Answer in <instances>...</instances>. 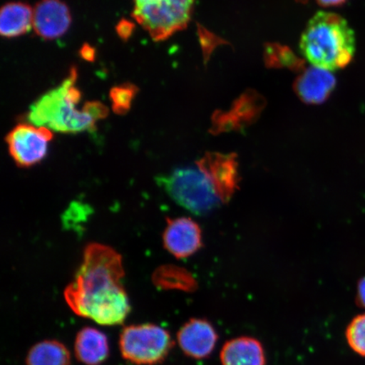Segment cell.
Instances as JSON below:
<instances>
[{"instance_id": "cell-24", "label": "cell", "mask_w": 365, "mask_h": 365, "mask_svg": "<svg viewBox=\"0 0 365 365\" xmlns=\"http://www.w3.org/2000/svg\"><path fill=\"white\" fill-rule=\"evenodd\" d=\"M346 1V0H317L319 4L324 7L339 6Z\"/></svg>"}, {"instance_id": "cell-16", "label": "cell", "mask_w": 365, "mask_h": 365, "mask_svg": "<svg viewBox=\"0 0 365 365\" xmlns=\"http://www.w3.org/2000/svg\"><path fill=\"white\" fill-rule=\"evenodd\" d=\"M26 362V365H71V356L61 341L45 340L29 350Z\"/></svg>"}, {"instance_id": "cell-22", "label": "cell", "mask_w": 365, "mask_h": 365, "mask_svg": "<svg viewBox=\"0 0 365 365\" xmlns=\"http://www.w3.org/2000/svg\"><path fill=\"white\" fill-rule=\"evenodd\" d=\"M80 56L86 61L93 62L96 58V49L88 43H84L80 49Z\"/></svg>"}, {"instance_id": "cell-3", "label": "cell", "mask_w": 365, "mask_h": 365, "mask_svg": "<svg viewBox=\"0 0 365 365\" xmlns=\"http://www.w3.org/2000/svg\"><path fill=\"white\" fill-rule=\"evenodd\" d=\"M78 73L76 67L61 86L41 97L31 107L30 124L65 134L81 133L96 130V121L83 108L80 111L76 105L81 101V91L76 88Z\"/></svg>"}, {"instance_id": "cell-8", "label": "cell", "mask_w": 365, "mask_h": 365, "mask_svg": "<svg viewBox=\"0 0 365 365\" xmlns=\"http://www.w3.org/2000/svg\"><path fill=\"white\" fill-rule=\"evenodd\" d=\"M196 164L211 182L221 202H230L239 185L235 155L208 153Z\"/></svg>"}, {"instance_id": "cell-9", "label": "cell", "mask_w": 365, "mask_h": 365, "mask_svg": "<svg viewBox=\"0 0 365 365\" xmlns=\"http://www.w3.org/2000/svg\"><path fill=\"white\" fill-rule=\"evenodd\" d=\"M218 333L211 322L205 319H191L177 334L178 344L186 356L194 359L210 357L215 350Z\"/></svg>"}, {"instance_id": "cell-5", "label": "cell", "mask_w": 365, "mask_h": 365, "mask_svg": "<svg viewBox=\"0 0 365 365\" xmlns=\"http://www.w3.org/2000/svg\"><path fill=\"white\" fill-rule=\"evenodd\" d=\"M157 180L176 203L197 215L210 212L221 202L211 182L199 168H178Z\"/></svg>"}, {"instance_id": "cell-6", "label": "cell", "mask_w": 365, "mask_h": 365, "mask_svg": "<svg viewBox=\"0 0 365 365\" xmlns=\"http://www.w3.org/2000/svg\"><path fill=\"white\" fill-rule=\"evenodd\" d=\"M122 357L138 365L162 363L173 346L170 333L154 324L132 325L123 329L120 336Z\"/></svg>"}, {"instance_id": "cell-15", "label": "cell", "mask_w": 365, "mask_h": 365, "mask_svg": "<svg viewBox=\"0 0 365 365\" xmlns=\"http://www.w3.org/2000/svg\"><path fill=\"white\" fill-rule=\"evenodd\" d=\"M34 26V9L29 4L9 2L0 12V34L12 38L24 35Z\"/></svg>"}, {"instance_id": "cell-10", "label": "cell", "mask_w": 365, "mask_h": 365, "mask_svg": "<svg viewBox=\"0 0 365 365\" xmlns=\"http://www.w3.org/2000/svg\"><path fill=\"white\" fill-rule=\"evenodd\" d=\"M163 245L178 259L190 257L202 247V230L192 219H168Z\"/></svg>"}, {"instance_id": "cell-20", "label": "cell", "mask_w": 365, "mask_h": 365, "mask_svg": "<svg viewBox=\"0 0 365 365\" xmlns=\"http://www.w3.org/2000/svg\"><path fill=\"white\" fill-rule=\"evenodd\" d=\"M83 109L97 122L108 115V108L100 102L86 103Z\"/></svg>"}, {"instance_id": "cell-13", "label": "cell", "mask_w": 365, "mask_h": 365, "mask_svg": "<svg viewBox=\"0 0 365 365\" xmlns=\"http://www.w3.org/2000/svg\"><path fill=\"white\" fill-rule=\"evenodd\" d=\"M220 361L222 365H266L267 356L261 341L245 336L225 342Z\"/></svg>"}, {"instance_id": "cell-2", "label": "cell", "mask_w": 365, "mask_h": 365, "mask_svg": "<svg viewBox=\"0 0 365 365\" xmlns=\"http://www.w3.org/2000/svg\"><path fill=\"white\" fill-rule=\"evenodd\" d=\"M299 49L312 66L334 71L353 61L355 35L344 17L318 11L305 26Z\"/></svg>"}, {"instance_id": "cell-11", "label": "cell", "mask_w": 365, "mask_h": 365, "mask_svg": "<svg viewBox=\"0 0 365 365\" xmlns=\"http://www.w3.org/2000/svg\"><path fill=\"white\" fill-rule=\"evenodd\" d=\"M71 14L61 0H40L34 9V29L44 40H53L66 34Z\"/></svg>"}, {"instance_id": "cell-21", "label": "cell", "mask_w": 365, "mask_h": 365, "mask_svg": "<svg viewBox=\"0 0 365 365\" xmlns=\"http://www.w3.org/2000/svg\"><path fill=\"white\" fill-rule=\"evenodd\" d=\"M135 27V23L122 19L116 26V33L122 40L128 41L130 39L132 34H133Z\"/></svg>"}, {"instance_id": "cell-23", "label": "cell", "mask_w": 365, "mask_h": 365, "mask_svg": "<svg viewBox=\"0 0 365 365\" xmlns=\"http://www.w3.org/2000/svg\"><path fill=\"white\" fill-rule=\"evenodd\" d=\"M357 304L359 307L365 309V277L359 281L357 292Z\"/></svg>"}, {"instance_id": "cell-19", "label": "cell", "mask_w": 365, "mask_h": 365, "mask_svg": "<svg viewBox=\"0 0 365 365\" xmlns=\"http://www.w3.org/2000/svg\"><path fill=\"white\" fill-rule=\"evenodd\" d=\"M346 339L351 349L365 357V314L353 319L346 329Z\"/></svg>"}, {"instance_id": "cell-17", "label": "cell", "mask_w": 365, "mask_h": 365, "mask_svg": "<svg viewBox=\"0 0 365 365\" xmlns=\"http://www.w3.org/2000/svg\"><path fill=\"white\" fill-rule=\"evenodd\" d=\"M155 284L164 289H177L182 290H190L194 286L195 282L189 276V274L185 273L181 269L165 267H162L155 273Z\"/></svg>"}, {"instance_id": "cell-14", "label": "cell", "mask_w": 365, "mask_h": 365, "mask_svg": "<svg viewBox=\"0 0 365 365\" xmlns=\"http://www.w3.org/2000/svg\"><path fill=\"white\" fill-rule=\"evenodd\" d=\"M74 349L76 359L86 365H100L109 354L108 337L93 327H85L77 333Z\"/></svg>"}, {"instance_id": "cell-1", "label": "cell", "mask_w": 365, "mask_h": 365, "mask_svg": "<svg viewBox=\"0 0 365 365\" xmlns=\"http://www.w3.org/2000/svg\"><path fill=\"white\" fill-rule=\"evenodd\" d=\"M124 277L122 257L117 251L107 245L90 244L74 281L63 294L68 307L77 316L100 325H121L130 312L122 285Z\"/></svg>"}, {"instance_id": "cell-4", "label": "cell", "mask_w": 365, "mask_h": 365, "mask_svg": "<svg viewBox=\"0 0 365 365\" xmlns=\"http://www.w3.org/2000/svg\"><path fill=\"white\" fill-rule=\"evenodd\" d=\"M132 17L155 42L165 41L186 29L195 0H133Z\"/></svg>"}, {"instance_id": "cell-7", "label": "cell", "mask_w": 365, "mask_h": 365, "mask_svg": "<svg viewBox=\"0 0 365 365\" xmlns=\"http://www.w3.org/2000/svg\"><path fill=\"white\" fill-rule=\"evenodd\" d=\"M53 138L51 130L31 124L16 125L6 135L9 153L20 168H30L47 156L48 145Z\"/></svg>"}, {"instance_id": "cell-12", "label": "cell", "mask_w": 365, "mask_h": 365, "mask_svg": "<svg viewBox=\"0 0 365 365\" xmlns=\"http://www.w3.org/2000/svg\"><path fill=\"white\" fill-rule=\"evenodd\" d=\"M336 83L331 71L312 66L299 77L295 90L304 103L319 104L330 97Z\"/></svg>"}, {"instance_id": "cell-18", "label": "cell", "mask_w": 365, "mask_h": 365, "mask_svg": "<svg viewBox=\"0 0 365 365\" xmlns=\"http://www.w3.org/2000/svg\"><path fill=\"white\" fill-rule=\"evenodd\" d=\"M137 91L138 88L130 83L114 86L109 93L113 112L118 115H125L129 112Z\"/></svg>"}]
</instances>
